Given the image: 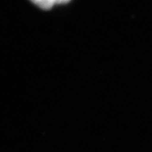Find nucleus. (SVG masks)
<instances>
[{
	"instance_id": "nucleus-2",
	"label": "nucleus",
	"mask_w": 152,
	"mask_h": 152,
	"mask_svg": "<svg viewBox=\"0 0 152 152\" xmlns=\"http://www.w3.org/2000/svg\"><path fill=\"white\" fill-rule=\"evenodd\" d=\"M70 0H55V4H65L69 3Z\"/></svg>"
},
{
	"instance_id": "nucleus-1",
	"label": "nucleus",
	"mask_w": 152,
	"mask_h": 152,
	"mask_svg": "<svg viewBox=\"0 0 152 152\" xmlns=\"http://www.w3.org/2000/svg\"><path fill=\"white\" fill-rule=\"evenodd\" d=\"M30 1L43 10H50L55 4V0H30Z\"/></svg>"
}]
</instances>
